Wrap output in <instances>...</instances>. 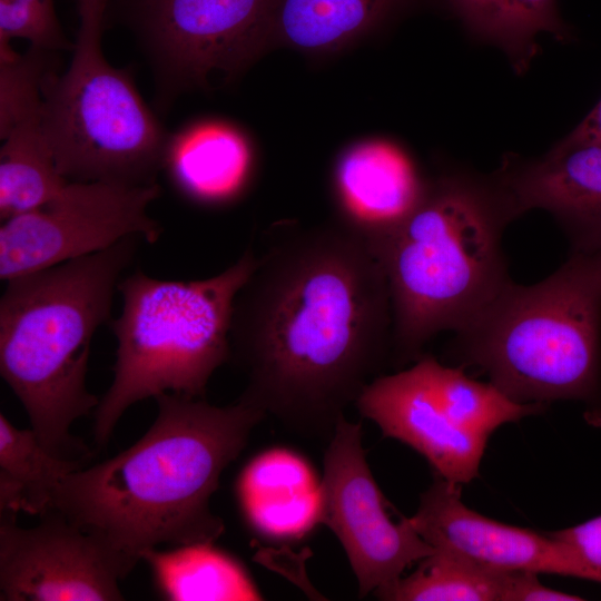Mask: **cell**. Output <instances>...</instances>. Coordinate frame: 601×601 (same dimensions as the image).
Segmentation results:
<instances>
[{"instance_id":"cell-6","label":"cell","mask_w":601,"mask_h":601,"mask_svg":"<svg viewBox=\"0 0 601 601\" xmlns=\"http://www.w3.org/2000/svg\"><path fill=\"white\" fill-rule=\"evenodd\" d=\"M257 259L248 246L231 266L206 279H158L136 270L119 280L122 311L109 322L117 339L114 380L95 410L99 446L139 401L162 393L204 396L213 373L229 361L235 298Z\"/></svg>"},{"instance_id":"cell-17","label":"cell","mask_w":601,"mask_h":601,"mask_svg":"<svg viewBox=\"0 0 601 601\" xmlns=\"http://www.w3.org/2000/svg\"><path fill=\"white\" fill-rule=\"evenodd\" d=\"M162 169L186 199L203 206L235 201L254 169L248 140L234 126L217 120L193 124L169 137Z\"/></svg>"},{"instance_id":"cell-4","label":"cell","mask_w":601,"mask_h":601,"mask_svg":"<svg viewBox=\"0 0 601 601\" xmlns=\"http://www.w3.org/2000/svg\"><path fill=\"white\" fill-rule=\"evenodd\" d=\"M513 219L492 176L449 173L371 249L391 294L396 361L417 359L433 336L461 329L511 280L502 237Z\"/></svg>"},{"instance_id":"cell-16","label":"cell","mask_w":601,"mask_h":601,"mask_svg":"<svg viewBox=\"0 0 601 601\" xmlns=\"http://www.w3.org/2000/svg\"><path fill=\"white\" fill-rule=\"evenodd\" d=\"M236 496L248 526L268 540H299L323 524L322 477L289 449L255 455L237 477Z\"/></svg>"},{"instance_id":"cell-27","label":"cell","mask_w":601,"mask_h":601,"mask_svg":"<svg viewBox=\"0 0 601 601\" xmlns=\"http://www.w3.org/2000/svg\"><path fill=\"white\" fill-rule=\"evenodd\" d=\"M565 138L601 142V99Z\"/></svg>"},{"instance_id":"cell-5","label":"cell","mask_w":601,"mask_h":601,"mask_svg":"<svg viewBox=\"0 0 601 601\" xmlns=\"http://www.w3.org/2000/svg\"><path fill=\"white\" fill-rule=\"evenodd\" d=\"M454 346L519 403L601 402V265L572 252L545 279L509 280L465 326Z\"/></svg>"},{"instance_id":"cell-3","label":"cell","mask_w":601,"mask_h":601,"mask_svg":"<svg viewBox=\"0 0 601 601\" xmlns=\"http://www.w3.org/2000/svg\"><path fill=\"white\" fill-rule=\"evenodd\" d=\"M137 236L7 280L0 298V373L42 445L71 460L87 449L70 433L99 398L86 386L90 343L110 322L115 289Z\"/></svg>"},{"instance_id":"cell-28","label":"cell","mask_w":601,"mask_h":601,"mask_svg":"<svg viewBox=\"0 0 601 601\" xmlns=\"http://www.w3.org/2000/svg\"><path fill=\"white\" fill-rule=\"evenodd\" d=\"M597 255L598 259H599V263L601 265V248L597 252V253H593Z\"/></svg>"},{"instance_id":"cell-10","label":"cell","mask_w":601,"mask_h":601,"mask_svg":"<svg viewBox=\"0 0 601 601\" xmlns=\"http://www.w3.org/2000/svg\"><path fill=\"white\" fill-rule=\"evenodd\" d=\"M159 194L157 183L68 181L41 207L2 221L1 279L90 255L131 236L155 243L162 228L147 209Z\"/></svg>"},{"instance_id":"cell-20","label":"cell","mask_w":601,"mask_h":601,"mask_svg":"<svg viewBox=\"0 0 601 601\" xmlns=\"http://www.w3.org/2000/svg\"><path fill=\"white\" fill-rule=\"evenodd\" d=\"M160 594L171 601H253L263 595L243 564L214 543L147 550L141 555Z\"/></svg>"},{"instance_id":"cell-15","label":"cell","mask_w":601,"mask_h":601,"mask_svg":"<svg viewBox=\"0 0 601 601\" xmlns=\"http://www.w3.org/2000/svg\"><path fill=\"white\" fill-rule=\"evenodd\" d=\"M428 183L410 156L386 140L347 148L333 171L339 223L374 248L421 203Z\"/></svg>"},{"instance_id":"cell-22","label":"cell","mask_w":601,"mask_h":601,"mask_svg":"<svg viewBox=\"0 0 601 601\" xmlns=\"http://www.w3.org/2000/svg\"><path fill=\"white\" fill-rule=\"evenodd\" d=\"M83 460L60 457L48 451L32 428L20 430L0 414V513H47L53 494Z\"/></svg>"},{"instance_id":"cell-1","label":"cell","mask_w":601,"mask_h":601,"mask_svg":"<svg viewBox=\"0 0 601 601\" xmlns=\"http://www.w3.org/2000/svg\"><path fill=\"white\" fill-rule=\"evenodd\" d=\"M383 267L339 223L274 239L239 289L230 357L243 402L289 432L327 442L392 352Z\"/></svg>"},{"instance_id":"cell-7","label":"cell","mask_w":601,"mask_h":601,"mask_svg":"<svg viewBox=\"0 0 601 601\" xmlns=\"http://www.w3.org/2000/svg\"><path fill=\"white\" fill-rule=\"evenodd\" d=\"M107 2L79 0L80 26L68 69L41 85V126L60 175L68 181L155 184L169 135L130 75L101 49Z\"/></svg>"},{"instance_id":"cell-25","label":"cell","mask_w":601,"mask_h":601,"mask_svg":"<svg viewBox=\"0 0 601 601\" xmlns=\"http://www.w3.org/2000/svg\"><path fill=\"white\" fill-rule=\"evenodd\" d=\"M13 38L27 39L31 47L61 51L73 50L57 19L53 0H0V61L16 59L10 46Z\"/></svg>"},{"instance_id":"cell-23","label":"cell","mask_w":601,"mask_h":601,"mask_svg":"<svg viewBox=\"0 0 601 601\" xmlns=\"http://www.w3.org/2000/svg\"><path fill=\"white\" fill-rule=\"evenodd\" d=\"M0 149V219L33 210L68 183L57 169L41 126V111L17 124Z\"/></svg>"},{"instance_id":"cell-26","label":"cell","mask_w":601,"mask_h":601,"mask_svg":"<svg viewBox=\"0 0 601 601\" xmlns=\"http://www.w3.org/2000/svg\"><path fill=\"white\" fill-rule=\"evenodd\" d=\"M550 534L585 564L601 571V515Z\"/></svg>"},{"instance_id":"cell-14","label":"cell","mask_w":601,"mask_h":601,"mask_svg":"<svg viewBox=\"0 0 601 601\" xmlns=\"http://www.w3.org/2000/svg\"><path fill=\"white\" fill-rule=\"evenodd\" d=\"M492 177L514 218L546 210L566 233L572 252L601 248V142L564 137L542 157H505Z\"/></svg>"},{"instance_id":"cell-8","label":"cell","mask_w":601,"mask_h":601,"mask_svg":"<svg viewBox=\"0 0 601 601\" xmlns=\"http://www.w3.org/2000/svg\"><path fill=\"white\" fill-rule=\"evenodd\" d=\"M355 406L386 437L422 454L435 474L455 483L479 475L491 434L501 425L536 414L544 403H519L431 355L407 370L370 382Z\"/></svg>"},{"instance_id":"cell-21","label":"cell","mask_w":601,"mask_h":601,"mask_svg":"<svg viewBox=\"0 0 601 601\" xmlns=\"http://www.w3.org/2000/svg\"><path fill=\"white\" fill-rule=\"evenodd\" d=\"M474 38L494 45L508 56L518 73L530 67L546 32L559 41L571 38L556 0H441Z\"/></svg>"},{"instance_id":"cell-9","label":"cell","mask_w":601,"mask_h":601,"mask_svg":"<svg viewBox=\"0 0 601 601\" xmlns=\"http://www.w3.org/2000/svg\"><path fill=\"white\" fill-rule=\"evenodd\" d=\"M275 6L276 0H141L136 32L162 100L234 80L272 43Z\"/></svg>"},{"instance_id":"cell-11","label":"cell","mask_w":601,"mask_h":601,"mask_svg":"<svg viewBox=\"0 0 601 601\" xmlns=\"http://www.w3.org/2000/svg\"><path fill=\"white\" fill-rule=\"evenodd\" d=\"M324 518L343 545L358 597L388 592L402 573L434 552L408 518L394 522L362 443L361 422L343 417L327 443L322 476Z\"/></svg>"},{"instance_id":"cell-24","label":"cell","mask_w":601,"mask_h":601,"mask_svg":"<svg viewBox=\"0 0 601 601\" xmlns=\"http://www.w3.org/2000/svg\"><path fill=\"white\" fill-rule=\"evenodd\" d=\"M55 51L30 47L24 55L0 61V138L20 121L41 111V85L56 69Z\"/></svg>"},{"instance_id":"cell-13","label":"cell","mask_w":601,"mask_h":601,"mask_svg":"<svg viewBox=\"0 0 601 601\" xmlns=\"http://www.w3.org/2000/svg\"><path fill=\"white\" fill-rule=\"evenodd\" d=\"M408 519L434 549L463 554L486 566L601 583V571L585 564L563 542L471 510L461 499V485L437 474L421 495L416 513Z\"/></svg>"},{"instance_id":"cell-29","label":"cell","mask_w":601,"mask_h":601,"mask_svg":"<svg viewBox=\"0 0 601 601\" xmlns=\"http://www.w3.org/2000/svg\"><path fill=\"white\" fill-rule=\"evenodd\" d=\"M99 1H104V2H107L108 0H99Z\"/></svg>"},{"instance_id":"cell-12","label":"cell","mask_w":601,"mask_h":601,"mask_svg":"<svg viewBox=\"0 0 601 601\" xmlns=\"http://www.w3.org/2000/svg\"><path fill=\"white\" fill-rule=\"evenodd\" d=\"M139 561L49 511L31 528L0 516V600H124L119 582Z\"/></svg>"},{"instance_id":"cell-18","label":"cell","mask_w":601,"mask_h":601,"mask_svg":"<svg viewBox=\"0 0 601 601\" xmlns=\"http://www.w3.org/2000/svg\"><path fill=\"white\" fill-rule=\"evenodd\" d=\"M562 592L536 573L501 571L463 554L434 549L383 597L391 601H559Z\"/></svg>"},{"instance_id":"cell-19","label":"cell","mask_w":601,"mask_h":601,"mask_svg":"<svg viewBox=\"0 0 601 601\" xmlns=\"http://www.w3.org/2000/svg\"><path fill=\"white\" fill-rule=\"evenodd\" d=\"M410 0H276L272 41L306 51L336 50L376 29Z\"/></svg>"},{"instance_id":"cell-2","label":"cell","mask_w":601,"mask_h":601,"mask_svg":"<svg viewBox=\"0 0 601 601\" xmlns=\"http://www.w3.org/2000/svg\"><path fill=\"white\" fill-rule=\"evenodd\" d=\"M155 398L148 431L114 457L66 475L49 510L138 561L161 544L215 543L225 525L210 499L266 416L239 398L227 406L177 393Z\"/></svg>"}]
</instances>
